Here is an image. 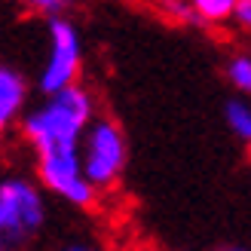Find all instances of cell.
<instances>
[{"label": "cell", "instance_id": "obj_1", "mask_svg": "<svg viewBox=\"0 0 251 251\" xmlns=\"http://www.w3.org/2000/svg\"><path fill=\"white\" fill-rule=\"evenodd\" d=\"M95 120V98L86 86L74 83L68 89H58L52 95H43V101L31 107L22 120V138L37 153L80 147L83 132Z\"/></svg>", "mask_w": 251, "mask_h": 251}, {"label": "cell", "instance_id": "obj_2", "mask_svg": "<svg viewBox=\"0 0 251 251\" xmlns=\"http://www.w3.org/2000/svg\"><path fill=\"white\" fill-rule=\"evenodd\" d=\"M46 224L43 187L22 175L0 181V251H22Z\"/></svg>", "mask_w": 251, "mask_h": 251}, {"label": "cell", "instance_id": "obj_3", "mask_svg": "<svg viewBox=\"0 0 251 251\" xmlns=\"http://www.w3.org/2000/svg\"><path fill=\"white\" fill-rule=\"evenodd\" d=\"M80 156L86 178L95 184L98 193L117 187L129 166V144H126V132L120 129V123L110 117H95L83 132Z\"/></svg>", "mask_w": 251, "mask_h": 251}, {"label": "cell", "instance_id": "obj_4", "mask_svg": "<svg viewBox=\"0 0 251 251\" xmlns=\"http://www.w3.org/2000/svg\"><path fill=\"white\" fill-rule=\"evenodd\" d=\"M46 37H49V49H46V61L37 77V89L43 95H52L58 89L80 83V71H83V40L77 25L68 22L65 16H49L46 22Z\"/></svg>", "mask_w": 251, "mask_h": 251}, {"label": "cell", "instance_id": "obj_5", "mask_svg": "<svg viewBox=\"0 0 251 251\" xmlns=\"http://www.w3.org/2000/svg\"><path fill=\"white\" fill-rule=\"evenodd\" d=\"M28 80L12 65L0 61V138H6L28 114Z\"/></svg>", "mask_w": 251, "mask_h": 251}, {"label": "cell", "instance_id": "obj_6", "mask_svg": "<svg viewBox=\"0 0 251 251\" xmlns=\"http://www.w3.org/2000/svg\"><path fill=\"white\" fill-rule=\"evenodd\" d=\"M224 120H227L230 132L236 138H242L245 144H251V101L245 98H230L224 104Z\"/></svg>", "mask_w": 251, "mask_h": 251}, {"label": "cell", "instance_id": "obj_7", "mask_svg": "<svg viewBox=\"0 0 251 251\" xmlns=\"http://www.w3.org/2000/svg\"><path fill=\"white\" fill-rule=\"evenodd\" d=\"M190 3L199 12L202 25H224V22H233L239 0H190Z\"/></svg>", "mask_w": 251, "mask_h": 251}, {"label": "cell", "instance_id": "obj_8", "mask_svg": "<svg viewBox=\"0 0 251 251\" xmlns=\"http://www.w3.org/2000/svg\"><path fill=\"white\" fill-rule=\"evenodd\" d=\"M227 80L236 92L251 95V55L248 52H239L227 61Z\"/></svg>", "mask_w": 251, "mask_h": 251}, {"label": "cell", "instance_id": "obj_9", "mask_svg": "<svg viewBox=\"0 0 251 251\" xmlns=\"http://www.w3.org/2000/svg\"><path fill=\"white\" fill-rule=\"evenodd\" d=\"M166 12L181 25H202V19H199V12L193 9L190 0H166Z\"/></svg>", "mask_w": 251, "mask_h": 251}, {"label": "cell", "instance_id": "obj_10", "mask_svg": "<svg viewBox=\"0 0 251 251\" xmlns=\"http://www.w3.org/2000/svg\"><path fill=\"white\" fill-rule=\"evenodd\" d=\"M28 6L49 19V16H61L68 6H74V0H28Z\"/></svg>", "mask_w": 251, "mask_h": 251}, {"label": "cell", "instance_id": "obj_11", "mask_svg": "<svg viewBox=\"0 0 251 251\" xmlns=\"http://www.w3.org/2000/svg\"><path fill=\"white\" fill-rule=\"evenodd\" d=\"M233 22L239 25L242 31H251V0H239V6H236Z\"/></svg>", "mask_w": 251, "mask_h": 251}, {"label": "cell", "instance_id": "obj_12", "mask_svg": "<svg viewBox=\"0 0 251 251\" xmlns=\"http://www.w3.org/2000/svg\"><path fill=\"white\" fill-rule=\"evenodd\" d=\"M61 251H107V248H101V245H92V242H68Z\"/></svg>", "mask_w": 251, "mask_h": 251}, {"label": "cell", "instance_id": "obj_13", "mask_svg": "<svg viewBox=\"0 0 251 251\" xmlns=\"http://www.w3.org/2000/svg\"><path fill=\"white\" fill-rule=\"evenodd\" d=\"M215 251H251V248H242V245H224V248H215Z\"/></svg>", "mask_w": 251, "mask_h": 251}, {"label": "cell", "instance_id": "obj_14", "mask_svg": "<svg viewBox=\"0 0 251 251\" xmlns=\"http://www.w3.org/2000/svg\"><path fill=\"white\" fill-rule=\"evenodd\" d=\"M19 3H28V0H19Z\"/></svg>", "mask_w": 251, "mask_h": 251}]
</instances>
